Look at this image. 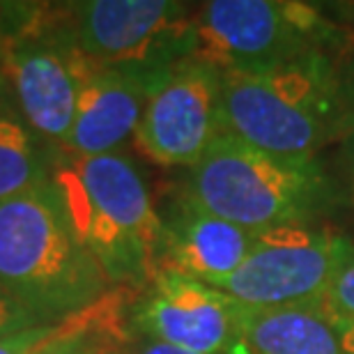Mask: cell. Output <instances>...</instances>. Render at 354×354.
Instances as JSON below:
<instances>
[{
	"label": "cell",
	"mask_w": 354,
	"mask_h": 354,
	"mask_svg": "<svg viewBox=\"0 0 354 354\" xmlns=\"http://www.w3.org/2000/svg\"><path fill=\"white\" fill-rule=\"evenodd\" d=\"M352 127L354 44L260 74L223 72V131L258 150L317 159Z\"/></svg>",
	"instance_id": "cell-1"
},
{
	"label": "cell",
	"mask_w": 354,
	"mask_h": 354,
	"mask_svg": "<svg viewBox=\"0 0 354 354\" xmlns=\"http://www.w3.org/2000/svg\"><path fill=\"white\" fill-rule=\"evenodd\" d=\"M187 171L184 196L253 232L317 225L350 198L320 159L276 157L225 131Z\"/></svg>",
	"instance_id": "cell-2"
},
{
	"label": "cell",
	"mask_w": 354,
	"mask_h": 354,
	"mask_svg": "<svg viewBox=\"0 0 354 354\" xmlns=\"http://www.w3.org/2000/svg\"><path fill=\"white\" fill-rule=\"evenodd\" d=\"M0 288L44 324H60L111 292L48 180L0 203Z\"/></svg>",
	"instance_id": "cell-3"
},
{
	"label": "cell",
	"mask_w": 354,
	"mask_h": 354,
	"mask_svg": "<svg viewBox=\"0 0 354 354\" xmlns=\"http://www.w3.org/2000/svg\"><path fill=\"white\" fill-rule=\"evenodd\" d=\"M53 180L111 288L140 292L164 269V223L138 166L122 152L60 154Z\"/></svg>",
	"instance_id": "cell-4"
},
{
	"label": "cell",
	"mask_w": 354,
	"mask_h": 354,
	"mask_svg": "<svg viewBox=\"0 0 354 354\" xmlns=\"http://www.w3.org/2000/svg\"><path fill=\"white\" fill-rule=\"evenodd\" d=\"M196 30L198 58L244 74L354 44V35L322 5L297 0H209L196 10Z\"/></svg>",
	"instance_id": "cell-5"
},
{
	"label": "cell",
	"mask_w": 354,
	"mask_h": 354,
	"mask_svg": "<svg viewBox=\"0 0 354 354\" xmlns=\"http://www.w3.org/2000/svg\"><path fill=\"white\" fill-rule=\"evenodd\" d=\"M0 55L24 120L62 150L76 118L83 58L69 37L65 5H0Z\"/></svg>",
	"instance_id": "cell-6"
},
{
	"label": "cell",
	"mask_w": 354,
	"mask_h": 354,
	"mask_svg": "<svg viewBox=\"0 0 354 354\" xmlns=\"http://www.w3.org/2000/svg\"><path fill=\"white\" fill-rule=\"evenodd\" d=\"M76 53L95 67L164 74L198 51L196 10L177 0L65 5Z\"/></svg>",
	"instance_id": "cell-7"
},
{
	"label": "cell",
	"mask_w": 354,
	"mask_h": 354,
	"mask_svg": "<svg viewBox=\"0 0 354 354\" xmlns=\"http://www.w3.org/2000/svg\"><path fill=\"white\" fill-rule=\"evenodd\" d=\"M352 251V239L317 225L260 232L244 265L214 288L249 308L320 306Z\"/></svg>",
	"instance_id": "cell-8"
},
{
	"label": "cell",
	"mask_w": 354,
	"mask_h": 354,
	"mask_svg": "<svg viewBox=\"0 0 354 354\" xmlns=\"http://www.w3.org/2000/svg\"><path fill=\"white\" fill-rule=\"evenodd\" d=\"M246 306L223 290L161 269L129 304L131 338H150L196 354H246Z\"/></svg>",
	"instance_id": "cell-9"
},
{
	"label": "cell",
	"mask_w": 354,
	"mask_h": 354,
	"mask_svg": "<svg viewBox=\"0 0 354 354\" xmlns=\"http://www.w3.org/2000/svg\"><path fill=\"white\" fill-rule=\"evenodd\" d=\"M221 131L223 72L194 55L157 81L133 140L159 166L191 168Z\"/></svg>",
	"instance_id": "cell-10"
},
{
	"label": "cell",
	"mask_w": 354,
	"mask_h": 354,
	"mask_svg": "<svg viewBox=\"0 0 354 354\" xmlns=\"http://www.w3.org/2000/svg\"><path fill=\"white\" fill-rule=\"evenodd\" d=\"M164 74L106 69L83 60L76 118L60 150L62 157L86 159L120 152L136 133L147 97Z\"/></svg>",
	"instance_id": "cell-11"
},
{
	"label": "cell",
	"mask_w": 354,
	"mask_h": 354,
	"mask_svg": "<svg viewBox=\"0 0 354 354\" xmlns=\"http://www.w3.org/2000/svg\"><path fill=\"white\" fill-rule=\"evenodd\" d=\"M164 269L216 286L244 265L260 232L203 209L180 191L164 212Z\"/></svg>",
	"instance_id": "cell-12"
},
{
	"label": "cell",
	"mask_w": 354,
	"mask_h": 354,
	"mask_svg": "<svg viewBox=\"0 0 354 354\" xmlns=\"http://www.w3.org/2000/svg\"><path fill=\"white\" fill-rule=\"evenodd\" d=\"M244 345L246 354H348L320 306H246Z\"/></svg>",
	"instance_id": "cell-13"
},
{
	"label": "cell",
	"mask_w": 354,
	"mask_h": 354,
	"mask_svg": "<svg viewBox=\"0 0 354 354\" xmlns=\"http://www.w3.org/2000/svg\"><path fill=\"white\" fill-rule=\"evenodd\" d=\"M60 152L46 143L19 113L17 104H0V203L48 180Z\"/></svg>",
	"instance_id": "cell-14"
},
{
	"label": "cell",
	"mask_w": 354,
	"mask_h": 354,
	"mask_svg": "<svg viewBox=\"0 0 354 354\" xmlns=\"http://www.w3.org/2000/svg\"><path fill=\"white\" fill-rule=\"evenodd\" d=\"M131 290L113 288L102 301L60 322L53 336L35 354H109L131 343L127 315Z\"/></svg>",
	"instance_id": "cell-15"
},
{
	"label": "cell",
	"mask_w": 354,
	"mask_h": 354,
	"mask_svg": "<svg viewBox=\"0 0 354 354\" xmlns=\"http://www.w3.org/2000/svg\"><path fill=\"white\" fill-rule=\"evenodd\" d=\"M320 308L331 320H354V251L331 281Z\"/></svg>",
	"instance_id": "cell-16"
},
{
	"label": "cell",
	"mask_w": 354,
	"mask_h": 354,
	"mask_svg": "<svg viewBox=\"0 0 354 354\" xmlns=\"http://www.w3.org/2000/svg\"><path fill=\"white\" fill-rule=\"evenodd\" d=\"M32 327H44V322L32 310H28L24 304L14 299L10 292H5L0 288V341Z\"/></svg>",
	"instance_id": "cell-17"
},
{
	"label": "cell",
	"mask_w": 354,
	"mask_h": 354,
	"mask_svg": "<svg viewBox=\"0 0 354 354\" xmlns=\"http://www.w3.org/2000/svg\"><path fill=\"white\" fill-rule=\"evenodd\" d=\"M55 329L58 324H44V327H32L21 334L7 336L0 341V354H35L53 336Z\"/></svg>",
	"instance_id": "cell-18"
},
{
	"label": "cell",
	"mask_w": 354,
	"mask_h": 354,
	"mask_svg": "<svg viewBox=\"0 0 354 354\" xmlns=\"http://www.w3.org/2000/svg\"><path fill=\"white\" fill-rule=\"evenodd\" d=\"M129 345H131L129 354H196V352L173 348V345L159 343V341H150V338H131Z\"/></svg>",
	"instance_id": "cell-19"
},
{
	"label": "cell",
	"mask_w": 354,
	"mask_h": 354,
	"mask_svg": "<svg viewBox=\"0 0 354 354\" xmlns=\"http://www.w3.org/2000/svg\"><path fill=\"white\" fill-rule=\"evenodd\" d=\"M343 168H345V177H348L350 198L354 203V127L343 140Z\"/></svg>",
	"instance_id": "cell-20"
},
{
	"label": "cell",
	"mask_w": 354,
	"mask_h": 354,
	"mask_svg": "<svg viewBox=\"0 0 354 354\" xmlns=\"http://www.w3.org/2000/svg\"><path fill=\"white\" fill-rule=\"evenodd\" d=\"M348 354H354V320H331Z\"/></svg>",
	"instance_id": "cell-21"
},
{
	"label": "cell",
	"mask_w": 354,
	"mask_h": 354,
	"mask_svg": "<svg viewBox=\"0 0 354 354\" xmlns=\"http://www.w3.org/2000/svg\"><path fill=\"white\" fill-rule=\"evenodd\" d=\"M10 86H7V74H5V65H3V55H0V104L5 99H10Z\"/></svg>",
	"instance_id": "cell-22"
},
{
	"label": "cell",
	"mask_w": 354,
	"mask_h": 354,
	"mask_svg": "<svg viewBox=\"0 0 354 354\" xmlns=\"http://www.w3.org/2000/svg\"><path fill=\"white\" fill-rule=\"evenodd\" d=\"M109 354H129V345H127V348H118V350H113V352H109Z\"/></svg>",
	"instance_id": "cell-23"
}]
</instances>
